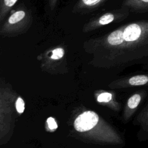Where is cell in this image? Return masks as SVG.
<instances>
[{
	"label": "cell",
	"mask_w": 148,
	"mask_h": 148,
	"mask_svg": "<svg viewBox=\"0 0 148 148\" xmlns=\"http://www.w3.org/2000/svg\"><path fill=\"white\" fill-rule=\"evenodd\" d=\"M99 117L93 111H86L79 114L75 120V130L80 132H86L93 128L98 123Z\"/></svg>",
	"instance_id": "6da1fadb"
},
{
	"label": "cell",
	"mask_w": 148,
	"mask_h": 148,
	"mask_svg": "<svg viewBox=\"0 0 148 148\" xmlns=\"http://www.w3.org/2000/svg\"><path fill=\"white\" fill-rule=\"evenodd\" d=\"M122 6L127 8L130 12L148 13V0H123Z\"/></svg>",
	"instance_id": "7a4b0ae2"
},
{
	"label": "cell",
	"mask_w": 148,
	"mask_h": 148,
	"mask_svg": "<svg viewBox=\"0 0 148 148\" xmlns=\"http://www.w3.org/2000/svg\"><path fill=\"white\" fill-rule=\"evenodd\" d=\"M147 92L145 90H142L136 92L131 96L127 101L128 114L130 116L132 112H135L136 109L138 107L140 102L146 97Z\"/></svg>",
	"instance_id": "3957f363"
},
{
	"label": "cell",
	"mask_w": 148,
	"mask_h": 148,
	"mask_svg": "<svg viewBox=\"0 0 148 148\" xmlns=\"http://www.w3.org/2000/svg\"><path fill=\"white\" fill-rule=\"evenodd\" d=\"M106 0H79L75 8L79 9H92L102 5Z\"/></svg>",
	"instance_id": "277c9868"
},
{
	"label": "cell",
	"mask_w": 148,
	"mask_h": 148,
	"mask_svg": "<svg viewBox=\"0 0 148 148\" xmlns=\"http://www.w3.org/2000/svg\"><path fill=\"white\" fill-rule=\"evenodd\" d=\"M123 40V32L121 28L114 31L110 33L108 37V41L109 43L113 46L120 45L122 43Z\"/></svg>",
	"instance_id": "5b68a950"
},
{
	"label": "cell",
	"mask_w": 148,
	"mask_h": 148,
	"mask_svg": "<svg viewBox=\"0 0 148 148\" xmlns=\"http://www.w3.org/2000/svg\"><path fill=\"white\" fill-rule=\"evenodd\" d=\"M139 117L142 129L144 132L148 133V103L143 108Z\"/></svg>",
	"instance_id": "8992f818"
},
{
	"label": "cell",
	"mask_w": 148,
	"mask_h": 148,
	"mask_svg": "<svg viewBox=\"0 0 148 148\" xmlns=\"http://www.w3.org/2000/svg\"><path fill=\"white\" fill-rule=\"evenodd\" d=\"M18 0H0V12L1 16L2 17L14 6Z\"/></svg>",
	"instance_id": "52a82bcc"
},
{
	"label": "cell",
	"mask_w": 148,
	"mask_h": 148,
	"mask_svg": "<svg viewBox=\"0 0 148 148\" xmlns=\"http://www.w3.org/2000/svg\"><path fill=\"white\" fill-rule=\"evenodd\" d=\"M112 98V94L109 92H103L99 94L97 97V100L99 102H108Z\"/></svg>",
	"instance_id": "ba28073f"
},
{
	"label": "cell",
	"mask_w": 148,
	"mask_h": 148,
	"mask_svg": "<svg viewBox=\"0 0 148 148\" xmlns=\"http://www.w3.org/2000/svg\"><path fill=\"white\" fill-rule=\"evenodd\" d=\"M51 58L54 60H58L62 58L64 54V50L62 48H57L53 50Z\"/></svg>",
	"instance_id": "9c48e42d"
},
{
	"label": "cell",
	"mask_w": 148,
	"mask_h": 148,
	"mask_svg": "<svg viewBox=\"0 0 148 148\" xmlns=\"http://www.w3.org/2000/svg\"><path fill=\"white\" fill-rule=\"evenodd\" d=\"M16 108L19 113H22L24 110V102L20 97H18L16 101Z\"/></svg>",
	"instance_id": "30bf717a"
},
{
	"label": "cell",
	"mask_w": 148,
	"mask_h": 148,
	"mask_svg": "<svg viewBox=\"0 0 148 148\" xmlns=\"http://www.w3.org/2000/svg\"><path fill=\"white\" fill-rule=\"evenodd\" d=\"M47 123L49 128L50 130H55L57 128V124L53 117H49L47 119Z\"/></svg>",
	"instance_id": "8fae6325"
},
{
	"label": "cell",
	"mask_w": 148,
	"mask_h": 148,
	"mask_svg": "<svg viewBox=\"0 0 148 148\" xmlns=\"http://www.w3.org/2000/svg\"><path fill=\"white\" fill-rule=\"evenodd\" d=\"M57 0H49V5L51 9H53L55 7L57 3Z\"/></svg>",
	"instance_id": "7c38bea8"
}]
</instances>
